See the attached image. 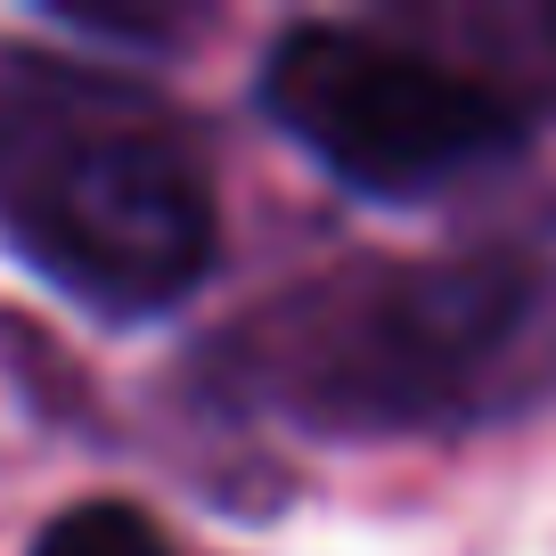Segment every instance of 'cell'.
<instances>
[{"instance_id": "cell-1", "label": "cell", "mask_w": 556, "mask_h": 556, "mask_svg": "<svg viewBox=\"0 0 556 556\" xmlns=\"http://www.w3.org/2000/svg\"><path fill=\"white\" fill-rule=\"evenodd\" d=\"M229 384L312 434H467L556 401V262L426 254L238 319Z\"/></svg>"}, {"instance_id": "cell-2", "label": "cell", "mask_w": 556, "mask_h": 556, "mask_svg": "<svg viewBox=\"0 0 556 556\" xmlns=\"http://www.w3.org/2000/svg\"><path fill=\"white\" fill-rule=\"evenodd\" d=\"M0 229L106 319L173 312L222 254V197L189 123L131 74L0 58Z\"/></svg>"}, {"instance_id": "cell-3", "label": "cell", "mask_w": 556, "mask_h": 556, "mask_svg": "<svg viewBox=\"0 0 556 556\" xmlns=\"http://www.w3.org/2000/svg\"><path fill=\"white\" fill-rule=\"evenodd\" d=\"M262 106L319 173L361 197H434L523 148V106L500 83L377 25H287L262 58Z\"/></svg>"}, {"instance_id": "cell-4", "label": "cell", "mask_w": 556, "mask_h": 556, "mask_svg": "<svg viewBox=\"0 0 556 556\" xmlns=\"http://www.w3.org/2000/svg\"><path fill=\"white\" fill-rule=\"evenodd\" d=\"M34 556H173V540L139 500H74L41 523Z\"/></svg>"}, {"instance_id": "cell-5", "label": "cell", "mask_w": 556, "mask_h": 556, "mask_svg": "<svg viewBox=\"0 0 556 556\" xmlns=\"http://www.w3.org/2000/svg\"><path fill=\"white\" fill-rule=\"evenodd\" d=\"M540 34H548V41H556V9H540Z\"/></svg>"}]
</instances>
